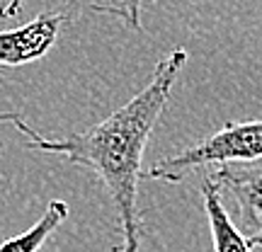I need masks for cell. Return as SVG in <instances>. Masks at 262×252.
<instances>
[{
  "mask_svg": "<svg viewBox=\"0 0 262 252\" xmlns=\"http://www.w3.org/2000/svg\"><path fill=\"white\" fill-rule=\"evenodd\" d=\"M187 65V51L175 49L163 56L150 73L148 85L136 93L126 104L114 109L90 129L68 133L63 139H47L34 133L27 139L32 150L54 153L71 165L95 172L104 185L117 211L122 245L114 252H139L141 216H139V182L143 177V153L160 114L165 112L172 85L180 71Z\"/></svg>",
  "mask_w": 262,
  "mask_h": 252,
  "instance_id": "cell-1",
  "label": "cell"
},
{
  "mask_svg": "<svg viewBox=\"0 0 262 252\" xmlns=\"http://www.w3.org/2000/svg\"><path fill=\"white\" fill-rule=\"evenodd\" d=\"M262 160V119L257 122H226L211 136L180 150L178 155L158 160L146 177L178 185L202 165H228Z\"/></svg>",
  "mask_w": 262,
  "mask_h": 252,
  "instance_id": "cell-2",
  "label": "cell"
},
{
  "mask_svg": "<svg viewBox=\"0 0 262 252\" xmlns=\"http://www.w3.org/2000/svg\"><path fill=\"white\" fill-rule=\"evenodd\" d=\"M211 182L235 206V228L243 233L250 250L262 247V163H228L209 172Z\"/></svg>",
  "mask_w": 262,
  "mask_h": 252,
  "instance_id": "cell-3",
  "label": "cell"
},
{
  "mask_svg": "<svg viewBox=\"0 0 262 252\" xmlns=\"http://www.w3.org/2000/svg\"><path fill=\"white\" fill-rule=\"evenodd\" d=\"M66 19V12H49L22 27L0 32V71L44 58L56 44Z\"/></svg>",
  "mask_w": 262,
  "mask_h": 252,
  "instance_id": "cell-4",
  "label": "cell"
},
{
  "mask_svg": "<svg viewBox=\"0 0 262 252\" xmlns=\"http://www.w3.org/2000/svg\"><path fill=\"white\" fill-rule=\"evenodd\" d=\"M202 196H204V211L206 221H209V231H211V243L214 252H250V245L243 238V233L235 228L233 218L228 216L224 206V196L216 189L209 175L202 177Z\"/></svg>",
  "mask_w": 262,
  "mask_h": 252,
  "instance_id": "cell-5",
  "label": "cell"
},
{
  "mask_svg": "<svg viewBox=\"0 0 262 252\" xmlns=\"http://www.w3.org/2000/svg\"><path fill=\"white\" fill-rule=\"evenodd\" d=\"M66 216H68V204L63 199H51L37 223H32L27 231L17 233L15 238L0 243V252H39L49 240V235L66 221Z\"/></svg>",
  "mask_w": 262,
  "mask_h": 252,
  "instance_id": "cell-6",
  "label": "cell"
},
{
  "mask_svg": "<svg viewBox=\"0 0 262 252\" xmlns=\"http://www.w3.org/2000/svg\"><path fill=\"white\" fill-rule=\"evenodd\" d=\"M141 3L143 0H107V3H95L90 5L93 12L102 15H114L119 17L129 29L141 32Z\"/></svg>",
  "mask_w": 262,
  "mask_h": 252,
  "instance_id": "cell-7",
  "label": "cell"
},
{
  "mask_svg": "<svg viewBox=\"0 0 262 252\" xmlns=\"http://www.w3.org/2000/svg\"><path fill=\"white\" fill-rule=\"evenodd\" d=\"M0 124H12V126H15L19 133H25L27 139H32V136L37 133V131L32 129V126H29V124L25 122L17 112H0Z\"/></svg>",
  "mask_w": 262,
  "mask_h": 252,
  "instance_id": "cell-8",
  "label": "cell"
},
{
  "mask_svg": "<svg viewBox=\"0 0 262 252\" xmlns=\"http://www.w3.org/2000/svg\"><path fill=\"white\" fill-rule=\"evenodd\" d=\"M22 8V0H5L0 5V19H12Z\"/></svg>",
  "mask_w": 262,
  "mask_h": 252,
  "instance_id": "cell-9",
  "label": "cell"
}]
</instances>
